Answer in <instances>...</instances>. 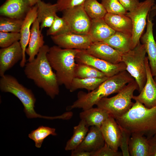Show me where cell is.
<instances>
[{
	"label": "cell",
	"mask_w": 156,
	"mask_h": 156,
	"mask_svg": "<svg viewBox=\"0 0 156 156\" xmlns=\"http://www.w3.org/2000/svg\"><path fill=\"white\" fill-rule=\"evenodd\" d=\"M123 7L127 12L134 10L139 5V0H118Z\"/></svg>",
	"instance_id": "obj_39"
},
{
	"label": "cell",
	"mask_w": 156,
	"mask_h": 156,
	"mask_svg": "<svg viewBox=\"0 0 156 156\" xmlns=\"http://www.w3.org/2000/svg\"><path fill=\"white\" fill-rule=\"evenodd\" d=\"M92 152L84 151H72L71 156H92Z\"/></svg>",
	"instance_id": "obj_41"
},
{
	"label": "cell",
	"mask_w": 156,
	"mask_h": 156,
	"mask_svg": "<svg viewBox=\"0 0 156 156\" xmlns=\"http://www.w3.org/2000/svg\"><path fill=\"white\" fill-rule=\"evenodd\" d=\"M62 16L68 22L71 32L82 35H88L92 19L85 11L83 4L62 12Z\"/></svg>",
	"instance_id": "obj_10"
},
{
	"label": "cell",
	"mask_w": 156,
	"mask_h": 156,
	"mask_svg": "<svg viewBox=\"0 0 156 156\" xmlns=\"http://www.w3.org/2000/svg\"><path fill=\"white\" fill-rule=\"evenodd\" d=\"M108 77L80 78L75 77L68 90L71 92L79 89H85L89 91H92L97 88Z\"/></svg>",
	"instance_id": "obj_28"
},
{
	"label": "cell",
	"mask_w": 156,
	"mask_h": 156,
	"mask_svg": "<svg viewBox=\"0 0 156 156\" xmlns=\"http://www.w3.org/2000/svg\"><path fill=\"white\" fill-rule=\"evenodd\" d=\"M103 42L121 54L126 53L134 48L132 36L118 32L116 31Z\"/></svg>",
	"instance_id": "obj_25"
},
{
	"label": "cell",
	"mask_w": 156,
	"mask_h": 156,
	"mask_svg": "<svg viewBox=\"0 0 156 156\" xmlns=\"http://www.w3.org/2000/svg\"><path fill=\"white\" fill-rule=\"evenodd\" d=\"M85 50L92 55L112 64L122 62V54L103 42H92Z\"/></svg>",
	"instance_id": "obj_16"
},
{
	"label": "cell",
	"mask_w": 156,
	"mask_h": 156,
	"mask_svg": "<svg viewBox=\"0 0 156 156\" xmlns=\"http://www.w3.org/2000/svg\"><path fill=\"white\" fill-rule=\"evenodd\" d=\"M20 33L0 31V47L1 48L8 47L20 40Z\"/></svg>",
	"instance_id": "obj_35"
},
{
	"label": "cell",
	"mask_w": 156,
	"mask_h": 156,
	"mask_svg": "<svg viewBox=\"0 0 156 156\" xmlns=\"http://www.w3.org/2000/svg\"><path fill=\"white\" fill-rule=\"evenodd\" d=\"M75 61L77 63L86 64L95 68L107 77L126 70V68L125 64L122 62L118 64H112L92 55L85 50H80L77 53Z\"/></svg>",
	"instance_id": "obj_9"
},
{
	"label": "cell",
	"mask_w": 156,
	"mask_h": 156,
	"mask_svg": "<svg viewBox=\"0 0 156 156\" xmlns=\"http://www.w3.org/2000/svg\"><path fill=\"white\" fill-rule=\"evenodd\" d=\"M23 57V51L19 41L0 49V76L12 67Z\"/></svg>",
	"instance_id": "obj_14"
},
{
	"label": "cell",
	"mask_w": 156,
	"mask_h": 156,
	"mask_svg": "<svg viewBox=\"0 0 156 156\" xmlns=\"http://www.w3.org/2000/svg\"><path fill=\"white\" fill-rule=\"evenodd\" d=\"M155 40L156 42V35L155 38Z\"/></svg>",
	"instance_id": "obj_44"
},
{
	"label": "cell",
	"mask_w": 156,
	"mask_h": 156,
	"mask_svg": "<svg viewBox=\"0 0 156 156\" xmlns=\"http://www.w3.org/2000/svg\"><path fill=\"white\" fill-rule=\"evenodd\" d=\"M134 80L126 70L108 77L91 92L87 93L79 92L77 94V99L68 107L67 110L80 108L84 110L92 108L101 99L117 93L127 84Z\"/></svg>",
	"instance_id": "obj_3"
},
{
	"label": "cell",
	"mask_w": 156,
	"mask_h": 156,
	"mask_svg": "<svg viewBox=\"0 0 156 156\" xmlns=\"http://www.w3.org/2000/svg\"><path fill=\"white\" fill-rule=\"evenodd\" d=\"M23 20L1 16L0 18V31L20 33Z\"/></svg>",
	"instance_id": "obj_33"
},
{
	"label": "cell",
	"mask_w": 156,
	"mask_h": 156,
	"mask_svg": "<svg viewBox=\"0 0 156 156\" xmlns=\"http://www.w3.org/2000/svg\"><path fill=\"white\" fill-rule=\"evenodd\" d=\"M155 15L153 13L149 12L147 18L146 31L140 38L147 54L149 65L153 77L156 73V42L153 36V23L152 22L153 18Z\"/></svg>",
	"instance_id": "obj_12"
},
{
	"label": "cell",
	"mask_w": 156,
	"mask_h": 156,
	"mask_svg": "<svg viewBox=\"0 0 156 156\" xmlns=\"http://www.w3.org/2000/svg\"><path fill=\"white\" fill-rule=\"evenodd\" d=\"M146 74V83L140 94L134 96L133 99L150 108L156 106V83L153 77L147 56L145 60Z\"/></svg>",
	"instance_id": "obj_13"
},
{
	"label": "cell",
	"mask_w": 156,
	"mask_h": 156,
	"mask_svg": "<svg viewBox=\"0 0 156 156\" xmlns=\"http://www.w3.org/2000/svg\"><path fill=\"white\" fill-rule=\"evenodd\" d=\"M83 6L86 12L91 19L103 18L107 13L103 5L97 0H86Z\"/></svg>",
	"instance_id": "obj_29"
},
{
	"label": "cell",
	"mask_w": 156,
	"mask_h": 156,
	"mask_svg": "<svg viewBox=\"0 0 156 156\" xmlns=\"http://www.w3.org/2000/svg\"><path fill=\"white\" fill-rule=\"evenodd\" d=\"M37 10L36 4L32 7L23 20L21 29V37L19 42L23 51V57L20 65L21 67H24L26 64L25 51L30 37V27L37 18Z\"/></svg>",
	"instance_id": "obj_18"
},
{
	"label": "cell",
	"mask_w": 156,
	"mask_h": 156,
	"mask_svg": "<svg viewBox=\"0 0 156 156\" xmlns=\"http://www.w3.org/2000/svg\"><path fill=\"white\" fill-rule=\"evenodd\" d=\"M49 48L44 45L36 57L26 64L24 72L28 78L32 80L38 87L53 99L59 93V85L47 57Z\"/></svg>",
	"instance_id": "obj_1"
},
{
	"label": "cell",
	"mask_w": 156,
	"mask_h": 156,
	"mask_svg": "<svg viewBox=\"0 0 156 156\" xmlns=\"http://www.w3.org/2000/svg\"><path fill=\"white\" fill-rule=\"evenodd\" d=\"M105 143L100 128L91 126L82 142L74 150L93 153L102 148Z\"/></svg>",
	"instance_id": "obj_19"
},
{
	"label": "cell",
	"mask_w": 156,
	"mask_h": 156,
	"mask_svg": "<svg viewBox=\"0 0 156 156\" xmlns=\"http://www.w3.org/2000/svg\"><path fill=\"white\" fill-rule=\"evenodd\" d=\"M146 53L144 45L140 42L133 49L122 55V62L126 66V70L137 82L139 92L146 80L145 65Z\"/></svg>",
	"instance_id": "obj_7"
},
{
	"label": "cell",
	"mask_w": 156,
	"mask_h": 156,
	"mask_svg": "<svg viewBox=\"0 0 156 156\" xmlns=\"http://www.w3.org/2000/svg\"><path fill=\"white\" fill-rule=\"evenodd\" d=\"M30 4L31 5L32 7L36 4L39 0H28Z\"/></svg>",
	"instance_id": "obj_42"
},
{
	"label": "cell",
	"mask_w": 156,
	"mask_h": 156,
	"mask_svg": "<svg viewBox=\"0 0 156 156\" xmlns=\"http://www.w3.org/2000/svg\"><path fill=\"white\" fill-rule=\"evenodd\" d=\"M110 116L107 111L97 107L83 110L79 114L80 118L88 127L94 126L100 128Z\"/></svg>",
	"instance_id": "obj_24"
},
{
	"label": "cell",
	"mask_w": 156,
	"mask_h": 156,
	"mask_svg": "<svg viewBox=\"0 0 156 156\" xmlns=\"http://www.w3.org/2000/svg\"><path fill=\"white\" fill-rule=\"evenodd\" d=\"M100 129L105 143L114 150L118 151L121 129L115 118L110 115L103 123Z\"/></svg>",
	"instance_id": "obj_17"
},
{
	"label": "cell",
	"mask_w": 156,
	"mask_h": 156,
	"mask_svg": "<svg viewBox=\"0 0 156 156\" xmlns=\"http://www.w3.org/2000/svg\"><path fill=\"white\" fill-rule=\"evenodd\" d=\"M116 31L106 22L103 18L92 19L88 35L93 42H103Z\"/></svg>",
	"instance_id": "obj_23"
},
{
	"label": "cell",
	"mask_w": 156,
	"mask_h": 156,
	"mask_svg": "<svg viewBox=\"0 0 156 156\" xmlns=\"http://www.w3.org/2000/svg\"><path fill=\"white\" fill-rule=\"evenodd\" d=\"M104 19L107 24L115 31L132 36V21L126 15L107 13Z\"/></svg>",
	"instance_id": "obj_22"
},
{
	"label": "cell",
	"mask_w": 156,
	"mask_h": 156,
	"mask_svg": "<svg viewBox=\"0 0 156 156\" xmlns=\"http://www.w3.org/2000/svg\"><path fill=\"white\" fill-rule=\"evenodd\" d=\"M57 135L55 129L42 126L32 131L29 134L28 137L34 142L36 147L40 148L46 137L50 135Z\"/></svg>",
	"instance_id": "obj_32"
},
{
	"label": "cell",
	"mask_w": 156,
	"mask_h": 156,
	"mask_svg": "<svg viewBox=\"0 0 156 156\" xmlns=\"http://www.w3.org/2000/svg\"><path fill=\"white\" fill-rule=\"evenodd\" d=\"M101 3L108 13L126 15L127 12L118 0H101Z\"/></svg>",
	"instance_id": "obj_34"
},
{
	"label": "cell",
	"mask_w": 156,
	"mask_h": 156,
	"mask_svg": "<svg viewBox=\"0 0 156 156\" xmlns=\"http://www.w3.org/2000/svg\"><path fill=\"white\" fill-rule=\"evenodd\" d=\"M0 89L2 92L12 93L20 101L23 105L24 112L28 118L52 119V117L42 116L36 113L34 110L36 99L32 91L20 84L14 77L5 74L1 77Z\"/></svg>",
	"instance_id": "obj_5"
},
{
	"label": "cell",
	"mask_w": 156,
	"mask_h": 156,
	"mask_svg": "<svg viewBox=\"0 0 156 156\" xmlns=\"http://www.w3.org/2000/svg\"><path fill=\"white\" fill-rule=\"evenodd\" d=\"M120 128L121 135L119 147L121 149L122 156H130L129 150V142L131 134L123 129Z\"/></svg>",
	"instance_id": "obj_37"
},
{
	"label": "cell",
	"mask_w": 156,
	"mask_h": 156,
	"mask_svg": "<svg viewBox=\"0 0 156 156\" xmlns=\"http://www.w3.org/2000/svg\"><path fill=\"white\" fill-rule=\"evenodd\" d=\"M153 78L155 82L156 83V73L155 75L154 76V77Z\"/></svg>",
	"instance_id": "obj_43"
},
{
	"label": "cell",
	"mask_w": 156,
	"mask_h": 156,
	"mask_svg": "<svg viewBox=\"0 0 156 156\" xmlns=\"http://www.w3.org/2000/svg\"><path fill=\"white\" fill-rule=\"evenodd\" d=\"M129 142L130 156H149L150 146L148 139L141 134L131 135Z\"/></svg>",
	"instance_id": "obj_26"
},
{
	"label": "cell",
	"mask_w": 156,
	"mask_h": 156,
	"mask_svg": "<svg viewBox=\"0 0 156 156\" xmlns=\"http://www.w3.org/2000/svg\"><path fill=\"white\" fill-rule=\"evenodd\" d=\"M71 32L70 25L68 21L63 16L57 15L51 25L47 31V36H56Z\"/></svg>",
	"instance_id": "obj_30"
},
{
	"label": "cell",
	"mask_w": 156,
	"mask_h": 156,
	"mask_svg": "<svg viewBox=\"0 0 156 156\" xmlns=\"http://www.w3.org/2000/svg\"><path fill=\"white\" fill-rule=\"evenodd\" d=\"M80 50L61 48L57 45L49 48L47 54L49 62L55 71L59 85L69 90L75 77V57Z\"/></svg>",
	"instance_id": "obj_4"
},
{
	"label": "cell",
	"mask_w": 156,
	"mask_h": 156,
	"mask_svg": "<svg viewBox=\"0 0 156 156\" xmlns=\"http://www.w3.org/2000/svg\"><path fill=\"white\" fill-rule=\"evenodd\" d=\"M138 86L135 80L125 86L116 95L101 99L97 103V107L107 111L115 119L127 113L133 104L132 99Z\"/></svg>",
	"instance_id": "obj_6"
},
{
	"label": "cell",
	"mask_w": 156,
	"mask_h": 156,
	"mask_svg": "<svg viewBox=\"0 0 156 156\" xmlns=\"http://www.w3.org/2000/svg\"><path fill=\"white\" fill-rule=\"evenodd\" d=\"M86 0H57L56 3L58 11L62 12L83 5Z\"/></svg>",
	"instance_id": "obj_36"
},
{
	"label": "cell",
	"mask_w": 156,
	"mask_h": 156,
	"mask_svg": "<svg viewBox=\"0 0 156 156\" xmlns=\"http://www.w3.org/2000/svg\"><path fill=\"white\" fill-rule=\"evenodd\" d=\"M51 37L55 44L63 49L86 50L93 42L88 34L82 35L71 32Z\"/></svg>",
	"instance_id": "obj_11"
},
{
	"label": "cell",
	"mask_w": 156,
	"mask_h": 156,
	"mask_svg": "<svg viewBox=\"0 0 156 156\" xmlns=\"http://www.w3.org/2000/svg\"><path fill=\"white\" fill-rule=\"evenodd\" d=\"M106 77L103 72L92 66L82 63H77L76 64L75 70V77L85 78H103Z\"/></svg>",
	"instance_id": "obj_31"
},
{
	"label": "cell",
	"mask_w": 156,
	"mask_h": 156,
	"mask_svg": "<svg viewBox=\"0 0 156 156\" xmlns=\"http://www.w3.org/2000/svg\"><path fill=\"white\" fill-rule=\"evenodd\" d=\"M44 43L40 24L36 18L32 25L28 46L25 52L29 57V62L32 61L35 58Z\"/></svg>",
	"instance_id": "obj_20"
},
{
	"label": "cell",
	"mask_w": 156,
	"mask_h": 156,
	"mask_svg": "<svg viewBox=\"0 0 156 156\" xmlns=\"http://www.w3.org/2000/svg\"><path fill=\"white\" fill-rule=\"evenodd\" d=\"M154 0H145L140 2L133 10L126 15L131 19L132 25V40L134 48L140 42L143 32L146 26L148 15L153 5Z\"/></svg>",
	"instance_id": "obj_8"
},
{
	"label": "cell",
	"mask_w": 156,
	"mask_h": 156,
	"mask_svg": "<svg viewBox=\"0 0 156 156\" xmlns=\"http://www.w3.org/2000/svg\"><path fill=\"white\" fill-rule=\"evenodd\" d=\"M120 127L130 133L147 139L156 135V106L148 108L135 101L125 114L115 119Z\"/></svg>",
	"instance_id": "obj_2"
},
{
	"label": "cell",
	"mask_w": 156,
	"mask_h": 156,
	"mask_svg": "<svg viewBox=\"0 0 156 156\" xmlns=\"http://www.w3.org/2000/svg\"><path fill=\"white\" fill-rule=\"evenodd\" d=\"M32 6L28 0H7L0 7L1 16L24 20Z\"/></svg>",
	"instance_id": "obj_15"
},
{
	"label": "cell",
	"mask_w": 156,
	"mask_h": 156,
	"mask_svg": "<svg viewBox=\"0 0 156 156\" xmlns=\"http://www.w3.org/2000/svg\"><path fill=\"white\" fill-rule=\"evenodd\" d=\"M148 139L150 146L149 156H156V135Z\"/></svg>",
	"instance_id": "obj_40"
},
{
	"label": "cell",
	"mask_w": 156,
	"mask_h": 156,
	"mask_svg": "<svg viewBox=\"0 0 156 156\" xmlns=\"http://www.w3.org/2000/svg\"><path fill=\"white\" fill-rule=\"evenodd\" d=\"M122 152L115 151L105 143L104 145L98 151L93 153L92 156H122Z\"/></svg>",
	"instance_id": "obj_38"
},
{
	"label": "cell",
	"mask_w": 156,
	"mask_h": 156,
	"mask_svg": "<svg viewBox=\"0 0 156 156\" xmlns=\"http://www.w3.org/2000/svg\"><path fill=\"white\" fill-rule=\"evenodd\" d=\"M38 6L37 18L39 21L41 30L44 28H49L52 25L58 11L56 3H46L39 0Z\"/></svg>",
	"instance_id": "obj_21"
},
{
	"label": "cell",
	"mask_w": 156,
	"mask_h": 156,
	"mask_svg": "<svg viewBox=\"0 0 156 156\" xmlns=\"http://www.w3.org/2000/svg\"><path fill=\"white\" fill-rule=\"evenodd\" d=\"M88 131V127L81 120L78 125L74 127L73 135L66 142L65 150L72 151L76 149L83 140Z\"/></svg>",
	"instance_id": "obj_27"
}]
</instances>
